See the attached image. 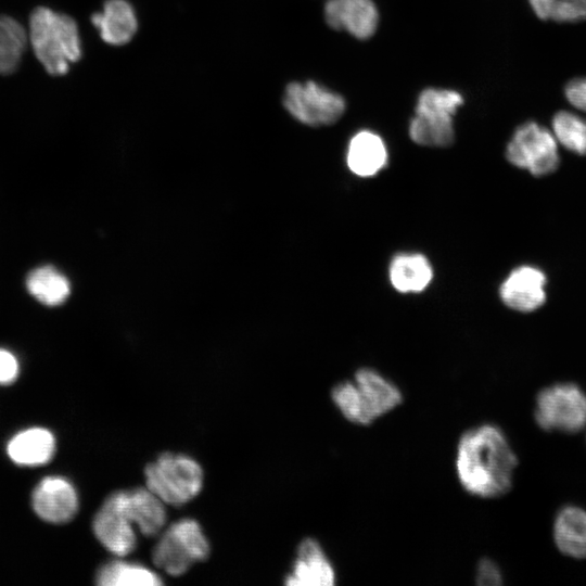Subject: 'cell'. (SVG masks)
I'll return each instance as SVG.
<instances>
[{
	"instance_id": "cell-7",
	"label": "cell",
	"mask_w": 586,
	"mask_h": 586,
	"mask_svg": "<svg viewBox=\"0 0 586 586\" xmlns=\"http://www.w3.org/2000/svg\"><path fill=\"white\" fill-rule=\"evenodd\" d=\"M534 417L545 431L578 432L586 425V395L572 383L548 386L537 394Z\"/></svg>"
},
{
	"instance_id": "cell-25",
	"label": "cell",
	"mask_w": 586,
	"mask_h": 586,
	"mask_svg": "<svg viewBox=\"0 0 586 586\" xmlns=\"http://www.w3.org/2000/svg\"><path fill=\"white\" fill-rule=\"evenodd\" d=\"M549 20L576 23L586 20V0H556Z\"/></svg>"
},
{
	"instance_id": "cell-6",
	"label": "cell",
	"mask_w": 586,
	"mask_h": 586,
	"mask_svg": "<svg viewBox=\"0 0 586 586\" xmlns=\"http://www.w3.org/2000/svg\"><path fill=\"white\" fill-rule=\"evenodd\" d=\"M209 543L193 519L184 518L170 524L160 536L152 550L153 563L167 574L178 576L192 564L208 557Z\"/></svg>"
},
{
	"instance_id": "cell-22",
	"label": "cell",
	"mask_w": 586,
	"mask_h": 586,
	"mask_svg": "<svg viewBox=\"0 0 586 586\" xmlns=\"http://www.w3.org/2000/svg\"><path fill=\"white\" fill-rule=\"evenodd\" d=\"M26 285L31 295L49 306L60 305L71 292L68 280L51 266L33 270L27 277Z\"/></svg>"
},
{
	"instance_id": "cell-12",
	"label": "cell",
	"mask_w": 586,
	"mask_h": 586,
	"mask_svg": "<svg viewBox=\"0 0 586 586\" xmlns=\"http://www.w3.org/2000/svg\"><path fill=\"white\" fill-rule=\"evenodd\" d=\"M34 511L51 523H64L78 510L74 486L61 476H47L36 486L31 497Z\"/></svg>"
},
{
	"instance_id": "cell-3",
	"label": "cell",
	"mask_w": 586,
	"mask_h": 586,
	"mask_svg": "<svg viewBox=\"0 0 586 586\" xmlns=\"http://www.w3.org/2000/svg\"><path fill=\"white\" fill-rule=\"evenodd\" d=\"M28 40L35 55L51 75H63L81 56L75 21L48 8L35 9L29 18Z\"/></svg>"
},
{
	"instance_id": "cell-28",
	"label": "cell",
	"mask_w": 586,
	"mask_h": 586,
	"mask_svg": "<svg viewBox=\"0 0 586 586\" xmlns=\"http://www.w3.org/2000/svg\"><path fill=\"white\" fill-rule=\"evenodd\" d=\"M18 374V362L13 354L0 348V384L12 383Z\"/></svg>"
},
{
	"instance_id": "cell-15",
	"label": "cell",
	"mask_w": 586,
	"mask_h": 586,
	"mask_svg": "<svg viewBox=\"0 0 586 586\" xmlns=\"http://www.w3.org/2000/svg\"><path fill=\"white\" fill-rule=\"evenodd\" d=\"M284 583L289 586H331L335 583V571L316 539L305 538L298 545L292 571Z\"/></svg>"
},
{
	"instance_id": "cell-4",
	"label": "cell",
	"mask_w": 586,
	"mask_h": 586,
	"mask_svg": "<svg viewBox=\"0 0 586 586\" xmlns=\"http://www.w3.org/2000/svg\"><path fill=\"white\" fill-rule=\"evenodd\" d=\"M145 486L164 504L181 506L199 495L204 473L201 464L183 454L163 453L144 469Z\"/></svg>"
},
{
	"instance_id": "cell-26",
	"label": "cell",
	"mask_w": 586,
	"mask_h": 586,
	"mask_svg": "<svg viewBox=\"0 0 586 586\" xmlns=\"http://www.w3.org/2000/svg\"><path fill=\"white\" fill-rule=\"evenodd\" d=\"M475 579L481 586H497L502 583V575L493 560L484 558L477 563Z\"/></svg>"
},
{
	"instance_id": "cell-27",
	"label": "cell",
	"mask_w": 586,
	"mask_h": 586,
	"mask_svg": "<svg viewBox=\"0 0 586 586\" xmlns=\"http://www.w3.org/2000/svg\"><path fill=\"white\" fill-rule=\"evenodd\" d=\"M564 94L574 109L586 115V77L571 79L564 87Z\"/></svg>"
},
{
	"instance_id": "cell-2",
	"label": "cell",
	"mask_w": 586,
	"mask_h": 586,
	"mask_svg": "<svg viewBox=\"0 0 586 586\" xmlns=\"http://www.w3.org/2000/svg\"><path fill=\"white\" fill-rule=\"evenodd\" d=\"M331 398L342 416L357 425H369L398 407L400 388L373 368H359L352 380L339 382Z\"/></svg>"
},
{
	"instance_id": "cell-17",
	"label": "cell",
	"mask_w": 586,
	"mask_h": 586,
	"mask_svg": "<svg viewBox=\"0 0 586 586\" xmlns=\"http://www.w3.org/2000/svg\"><path fill=\"white\" fill-rule=\"evenodd\" d=\"M101 38L113 46H122L131 40L138 28L136 13L126 0H107L101 12L91 16Z\"/></svg>"
},
{
	"instance_id": "cell-18",
	"label": "cell",
	"mask_w": 586,
	"mask_h": 586,
	"mask_svg": "<svg viewBox=\"0 0 586 586\" xmlns=\"http://www.w3.org/2000/svg\"><path fill=\"white\" fill-rule=\"evenodd\" d=\"M434 270L430 260L420 253L396 254L388 265V279L400 293L424 291L433 280Z\"/></svg>"
},
{
	"instance_id": "cell-19",
	"label": "cell",
	"mask_w": 586,
	"mask_h": 586,
	"mask_svg": "<svg viewBox=\"0 0 586 586\" xmlns=\"http://www.w3.org/2000/svg\"><path fill=\"white\" fill-rule=\"evenodd\" d=\"M55 441L46 429L33 428L17 433L8 444V455L21 466H39L49 462L54 454Z\"/></svg>"
},
{
	"instance_id": "cell-5",
	"label": "cell",
	"mask_w": 586,
	"mask_h": 586,
	"mask_svg": "<svg viewBox=\"0 0 586 586\" xmlns=\"http://www.w3.org/2000/svg\"><path fill=\"white\" fill-rule=\"evenodd\" d=\"M462 102L461 94L454 90H423L418 98L416 115L409 125L411 140L424 146L450 145L455 138L453 116Z\"/></svg>"
},
{
	"instance_id": "cell-1",
	"label": "cell",
	"mask_w": 586,
	"mask_h": 586,
	"mask_svg": "<svg viewBox=\"0 0 586 586\" xmlns=\"http://www.w3.org/2000/svg\"><path fill=\"white\" fill-rule=\"evenodd\" d=\"M518 466L504 431L483 423L464 431L458 440L455 468L460 485L469 494L492 499L512 488Z\"/></svg>"
},
{
	"instance_id": "cell-8",
	"label": "cell",
	"mask_w": 586,
	"mask_h": 586,
	"mask_svg": "<svg viewBox=\"0 0 586 586\" xmlns=\"http://www.w3.org/2000/svg\"><path fill=\"white\" fill-rule=\"evenodd\" d=\"M510 164L534 176L553 173L560 163L558 142L552 131L535 123L520 125L506 148Z\"/></svg>"
},
{
	"instance_id": "cell-20",
	"label": "cell",
	"mask_w": 586,
	"mask_h": 586,
	"mask_svg": "<svg viewBox=\"0 0 586 586\" xmlns=\"http://www.w3.org/2000/svg\"><path fill=\"white\" fill-rule=\"evenodd\" d=\"M553 537L558 549L565 556L586 558V511L578 507H564L557 515Z\"/></svg>"
},
{
	"instance_id": "cell-13",
	"label": "cell",
	"mask_w": 586,
	"mask_h": 586,
	"mask_svg": "<svg viewBox=\"0 0 586 586\" xmlns=\"http://www.w3.org/2000/svg\"><path fill=\"white\" fill-rule=\"evenodd\" d=\"M131 523L143 536L160 534L166 523L165 504L146 486L113 493Z\"/></svg>"
},
{
	"instance_id": "cell-21",
	"label": "cell",
	"mask_w": 586,
	"mask_h": 586,
	"mask_svg": "<svg viewBox=\"0 0 586 586\" xmlns=\"http://www.w3.org/2000/svg\"><path fill=\"white\" fill-rule=\"evenodd\" d=\"M97 584L101 586H158L163 581L148 566L122 560L104 564L97 573Z\"/></svg>"
},
{
	"instance_id": "cell-24",
	"label": "cell",
	"mask_w": 586,
	"mask_h": 586,
	"mask_svg": "<svg viewBox=\"0 0 586 586\" xmlns=\"http://www.w3.org/2000/svg\"><path fill=\"white\" fill-rule=\"evenodd\" d=\"M552 133L566 150L586 155V117L571 111H559L551 120Z\"/></svg>"
},
{
	"instance_id": "cell-9",
	"label": "cell",
	"mask_w": 586,
	"mask_h": 586,
	"mask_svg": "<svg viewBox=\"0 0 586 586\" xmlns=\"http://www.w3.org/2000/svg\"><path fill=\"white\" fill-rule=\"evenodd\" d=\"M283 105L295 119L311 127L334 124L345 111V101L340 94L315 81L289 84Z\"/></svg>"
},
{
	"instance_id": "cell-14",
	"label": "cell",
	"mask_w": 586,
	"mask_h": 586,
	"mask_svg": "<svg viewBox=\"0 0 586 586\" xmlns=\"http://www.w3.org/2000/svg\"><path fill=\"white\" fill-rule=\"evenodd\" d=\"M324 18L330 27L358 39L371 37L378 25V11L371 0H328Z\"/></svg>"
},
{
	"instance_id": "cell-16",
	"label": "cell",
	"mask_w": 586,
	"mask_h": 586,
	"mask_svg": "<svg viewBox=\"0 0 586 586\" xmlns=\"http://www.w3.org/2000/svg\"><path fill=\"white\" fill-rule=\"evenodd\" d=\"M387 163V150L382 138L370 130L357 132L349 141L346 164L356 176H375Z\"/></svg>"
},
{
	"instance_id": "cell-10",
	"label": "cell",
	"mask_w": 586,
	"mask_h": 586,
	"mask_svg": "<svg viewBox=\"0 0 586 586\" xmlns=\"http://www.w3.org/2000/svg\"><path fill=\"white\" fill-rule=\"evenodd\" d=\"M97 539L110 552L125 557L137 546L135 525L124 512L114 494L103 502L92 523Z\"/></svg>"
},
{
	"instance_id": "cell-23",
	"label": "cell",
	"mask_w": 586,
	"mask_h": 586,
	"mask_svg": "<svg viewBox=\"0 0 586 586\" xmlns=\"http://www.w3.org/2000/svg\"><path fill=\"white\" fill-rule=\"evenodd\" d=\"M28 35L14 18L0 15V74H12L25 51Z\"/></svg>"
},
{
	"instance_id": "cell-11",
	"label": "cell",
	"mask_w": 586,
	"mask_h": 586,
	"mask_svg": "<svg viewBox=\"0 0 586 586\" xmlns=\"http://www.w3.org/2000/svg\"><path fill=\"white\" fill-rule=\"evenodd\" d=\"M546 276L539 268L519 266L500 284L499 296L507 307L531 313L546 302Z\"/></svg>"
},
{
	"instance_id": "cell-29",
	"label": "cell",
	"mask_w": 586,
	"mask_h": 586,
	"mask_svg": "<svg viewBox=\"0 0 586 586\" xmlns=\"http://www.w3.org/2000/svg\"><path fill=\"white\" fill-rule=\"evenodd\" d=\"M556 0H528L532 10L540 20H549Z\"/></svg>"
}]
</instances>
